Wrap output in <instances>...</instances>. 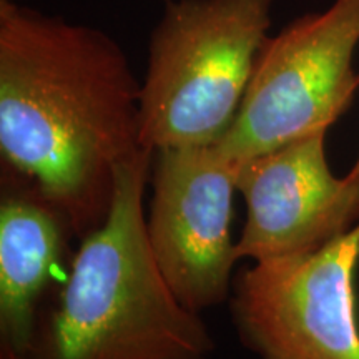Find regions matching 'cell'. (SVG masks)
<instances>
[{"mask_svg": "<svg viewBox=\"0 0 359 359\" xmlns=\"http://www.w3.org/2000/svg\"><path fill=\"white\" fill-rule=\"evenodd\" d=\"M140 87L128 55L102 29L0 0V155L8 182L53 206L80 238L105 222L116 170L148 150Z\"/></svg>", "mask_w": 359, "mask_h": 359, "instance_id": "1", "label": "cell"}, {"mask_svg": "<svg viewBox=\"0 0 359 359\" xmlns=\"http://www.w3.org/2000/svg\"><path fill=\"white\" fill-rule=\"evenodd\" d=\"M154 158L147 150L116 170L109 215L82 238L27 359L212 358L208 326L180 303L148 245L143 196Z\"/></svg>", "mask_w": 359, "mask_h": 359, "instance_id": "2", "label": "cell"}, {"mask_svg": "<svg viewBox=\"0 0 359 359\" xmlns=\"http://www.w3.org/2000/svg\"><path fill=\"white\" fill-rule=\"evenodd\" d=\"M275 0H167L148 40L140 87L150 151L217 145L231 127Z\"/></svg>", "mask_w": 359, "mask_h": 359, "instance_id": "3", "label": "cell"}, {"mask_svg": "<svg viewBox=\"0 0 359 359\" xmlns=\"http://www.w3.org/2000/svg\"><path fill=\"white\" fill-rule=\"evenodd\" d=\"M359 0H334L269 35L231 127L217 145L235 165L327 132L359 87Z\"/></svg>", "mask_w": 359, "mask_h": 359, "instance_id": "4", "label": "cell"}, {"mask_svg": "<svg viewBox=\"0 0 359 359\" xmlns=\"http://www.w3.org/2000/svg\"><path fill=\"white\" fill-rule=\"evenodd\" d=\"M359 222L330 245L258 262L233 285V321L258 359H359Z\"/></svg>", "mask_w": 359, "mask_h": 359, "instance_id": "5", "label": "cell"}, {"mask_svg": "<svg viewBox=\"0 0 359 359\" xmlns=\"http://www.w3.org/2000/svg\"><path fill=\"white\" fill-rule=\"evenodd\" d=\"M147 236L161 275L195 313L231 293L236 165L215 145L155 151Z\"/></svg>", "mask_w": 359, "mask_h": 359, "instance_id": "6", "label": "cell"}, {"mask_svg": "<svg viewBox=\"0 0 359 359\" xmlns=\"http://www.w3.org/2000/svg\"><path fill=\"white\" fill-rule=\"evenodd\" d=\"M326 133L236 165V190L246 203L238 259L258 263L313 253L359 222V177L331 172Z\"/></svg>", "mask_w": 359, "mask_h": 359, "instance_id": "7", "label": "cell"}, {"mask_svg": "<svg viewBox=\"0 0 359 359\" xmlns=\"http://www.w3.org/2000/svg\"><path fill=\"white\" fill-rule=\"evenodd\" d=\"M70 233L64 215L8 182L0 205V359L29 358Z\"/></svg>", "mask_w": 359, "mask_h": 359, "instance_id": "8", "label": "cell"}, {"mask_svg": "<svg viewBox=\"0 0 359 359\" xmlns=\"http://www.w3.org/2000/svg\"><path fill=\"white\" fill-rule=\"evenodd\" d=\"M349 173H353V175H356V177H359V158L356 160V163H354V167L351 168V172Z\"/></svg>", "mask_w": 359, "mask_h": 359, "instance_id": "9", "label": "cell"}]
</instances>
